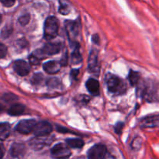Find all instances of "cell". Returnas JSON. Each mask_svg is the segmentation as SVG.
Wrapping results in <instances>:
<instances>
[{"mask_svg": "<svg viewBox=\"0 0 159 159\" xmlns=\"http://www.w3.org/2000/svg\"><path fill=\"white\" fill-rule=\"evenodd\" d=\"M51 155L56 159H67L71 155V151L69 148L61 143L55 144L51 148Z\"/></svg>", "mask_w": 159, "mask_h": 159, "instance_id": "4", "label": "cell"}, {"mask_svg": "<svg viewBox=\"0 0 159 159\" xmlns=\"http://www.w3.org/2000/svg\"><path fill=\"white\" fill-rule=\"evenodd\" d=\"M98 53L97 51L93 50L90 53L89 57V70L91 72L98 73L99 71V66L98 63Z\"/></svg>", "mask_w": 159, "mask_h": 159, "instance_id": "11", "label": "cell"}, {"mask_svg": "<svg viewBox=\"0 0 159 159\" xmlns=\"http://www.w3.org/2000/svg\"><path fill=\"white\" fill-rule=\"evenodd\" d=\"M62 44L61 43H48L43 46L42 49L37 50L36 53L40 59L46 57L47 56L53 55L59 53L61 50Z\"/></svg>", "mask_w": 159, "mask_h": 159, "instance_id": "3", "label": "cell"}, {"mask_svg": "<svg viewBox=\"0 0 159 159\" xmlns=\"http://www.w3.org/2000/svg\"><path fill=\"white\" fill-rule=\"evenodd\" d=\"M123 127H124V125H123L122 123H118V124H116V133H120V132L121 131V130H122Z\"/></svg>", "mask_w": 159, "mask_h": 159, "instance_id": "30", "label": "cell"}, {"mask_svg": "<svg viewBox=\"0 0 159 159\" xmlns=\"http://www.w3.org/2000/svg\"><path fill=\"white\" fill-rule=\"evenodd\" d=\"M24 144L20 143H14L10 148V155L12 158H20L25 153Z\"/></svg>", "mask_w": 159, "mask_h": 159, "instance_id": "14", "label": "cell"}, {"mask_svg": "<svg viewBox=\"0 0 159 159\" xmlns=\"http://www.w3.org/2000/svg\"><path fill=\"white\" fill-rule=\"evenodd\" d=\"M59 23L55 16H49L47 18L43 28V36L46 40H52L57 37L58 34Z\"/></svg>", "mask_w": 159, "mask_h": 159, "instance_id": "1", "label": "cell"}, {"mask_svg": "<svg viewBox=\"0 0 159 159\" xmlns=\"http://www.w3.org/2000/svg\"><path fill=\"white\" fill-rule=\"evenodd\" d=\"M5 155V148L2 144L0 143V159H2Z\"/></svg>", "mask_w": 159, "mask_h": 159, "instance_id": "29", "label": "cell"}, {"mask_svg": "<svg viewBox=\"0 0 159 159\" xmlns=\"http://www.w3.org/2000/svg\"><path fill=\"white\" fill-rule=\"evenodd\" d=\"M71 62L74 65H77V64L82 62V56H81V54L79 51V47L75 48L74 52L71 54Z\"/></svg>", "mask_w": 159, "mask_h": 159, "instance_id": "19", "label": "cell"}, {"mask_svg": "<svg viewBox=\"0 0 159 159\" xmlns=\"http://www.w3.org/2000/svg\"><path fill=\"white\" fill-rule=\"evenodd\" d=\"M142 128H156L159 127V114H152L143 118L140 122Z\"/></svg>", "mask_w": 159, "mask_h": 159, "instance_id": "8", "label": "cell"}, {"mask_svg": "<svg viewBox=\"0 0 159 159\" xmlns=\"http://www.w3.org/2000/svg\"><path fill=\"white\" fill-rule=\"evenodd\" d=\"M86 88L88 91L93 96H98L99 94V83L94 79H89L87 81Z\"/></svg>", "mask_w": 159, "mask_h": 159, "instance_id": "15", "label": "cell"}, {"mask_svg": "<svg viewBox=\"0 0 159 159\" xmlns=\"http://www.w3.org/2000/svg\"><path fill=\"white\" fill-rule=\"evenodd\" d=\"M30 19V17L29 14H26V15L22 16H20V18H19V23H20L22 26H26V25L29 23Z\"/></svg>", "mask_w": 159, "mask_h": 159, "instance_id": "22", "label": "cell"}, {"mask_svg": "<svg viewBox=\"0 0 159 159\" xmlns=\"http://www.w3.org/2000/svg\"><path fill=\"white\" fill-rule=\"evenodd\" d=\"M2 15L0 14V25H1L2 23Z\"/></svg>", "mask_w": 159, "mask_h": 159, "instance_id": "34", "label": "cell"}, {"mask_svg": "<svg viewBox=\"0 0 159 159\" xmlns=\"http://www.w3.org/2000/svg\"><path fill=\"white\" fill-rule=\"evenodd\" d=\"M60 84L59 82V80L57 79H55V78H53V79H51L48 80V85H49L50 87H52V88H54V87H57L58 85Z\"/></svg>", "mask_w": 159, "mask_h": 159, "instance_id": "24", "label": "cell"}, {"mask_svg": "<svg viewBox=\"0 0 159 159\" xmlns=\"http://www.w3.org/2000/svg\"><path fill=\"white\" fill-rule=\"evenodd\" d=\"M3 110H4V107H3V106L2 105L1 103H0V113H1L2 112Z\"/></svg>", "mask_w": 159, "mask_h": 159, "instance_id": "33", "label": "cell"}, {"mask_svg": "<svg viewBox=\"0 0 159 159\" xmlns=\"http://www.w3.org/2000/svg\"><path fill=\"white\" fill-rule=\"evenodd\" d=\"M2 99L4 101H6V102H11V101L16 100V99H17V97L15 96V95L12 94V93H6V94L3 95Z\"/></svg>", "mask_w": 159, "mask_h": 159, "instance_id": "23", "label": "cell"}, {"mask_svg": "<svg viewBox=\"0 0 159 159\" xmlns=\"http://www.w3.org/2000/svg\"><path fill=\"white\" fill-rule=\"evenodd\" d=\"M25 110L24 106L20 103H16L11 106L8 110V113L10 116H20L23 114Z\"/></svg>", "mask_w": 159, "mask_h": 159, "instance_id": "16", "label": "cell"}, {"mask_svg": "<svg viewBox=\"0 0 159 159\" xmlns=\"http://www.w3.org/2000/svg\"><path fill=\"white\" fill-rule=\"evenodd\" d=\"M7 54V48L3 43H0V59L6 57Z\"/></svg>", "mask_w": 159, "mask_h": 159, "instance_id": "25", "label": "cell"}, {"mask_svg": "<svg viewBox=\"0 0 159 159\" xmlns=\"http://www.w3.org/2000/svg\"><path fill=\"white\" fill-rule=\"evenodd\" d=\"M42 79H43V78H42L41 74H35L34 79H33V82H35L36 84H37L42 80Z\"/></svg>", "mask_w": 159, "mask_h": 159, "instance_id": "28", "label": "cell"}, {"mask_svg": "<svg viewBox=\"0 0 159 159\" xmlns=\"http://www.w3.org/2000/svg\"><path fill=\"white\" fill-rule=\"evenodd\" d=\"M93 42H95V43L98 44L99 42V37L97 35V34H95V35L93 36Z\"/></svg>", "mask_w": 159, "mask_h": 159, "instance_id": "31", "label": "cell"}, {"mask_svg": "<svg viewBox=\"0 0 159 159\" xmlns=\"http://www.w3.org/2000/svg\"><path fill=\"white\" fill-rule=\"evenodd\" d=\"M129 80L131 83L132 85H135L138 83L140 80V75L139 73L136 72V71H130L129 73Z\"/></svg>", "mask_w": 159, "mask_h": 159, "instance_id": "20", "label": "cell"}, {"mask_svg": "<svg viewBox=\"0 0 159 159\" xmlns=\"http://www.w3.org/2000/svg\"><path fill=\"white\" fill-rule=\"evenodd\" d=\"M107 154V148L102 144H96L89 150V159H104Z\"/></svg>", "mask_w": 159, "mask_h": 159, "instance_id": "6", "label": "cell"}, {"mask_svg": "<svg viewBox=\"0 0 159 159\" xmlns=\"http://www.w3.org/2000/svg\"><path fill=\"white\" fill-rule=\"evenodd\" d=\"M52 131V126L48 121H40L37 123L34 128V134L37 137H44L50 134Z\"/></svg>", "mask_w": 159, "mask_h": 159, "instance_id": "7", "label": "cell"}, {"mask_svg": "<svg viewBox=\"0 0 159 159\" xmlns=\"http://www.w3.org/2000/svg\"><path fill=\"white\" fill-rule=\"evenodd\" d=\"M61 62H57L56 61H50L43 64V70L47 73L51 75H54L58 72L61 69Z\"/></svg>", "mask_w": 159, "mask_h": 159, "instance_id": "12", "label": "cell"}, {"mask_svg": "<svg viewBox=\"0 0 159 159\" xmlns=\"http://www.w3.org/2000/svg\"><path fill=\"white\" fill-rule=\"evenodd\" d=\"M10 134V125L8 123H0V141L7 139Z\"/></svg>", "mask_w": 159, "mask_h": 159, "instance_id": "17", "label": "cell"}, {"mask_svg": "<svg viewBox=\"0 0 159 159\" xmlns=\"http://www.w3.org/2000/svg\"><path fill=\"white\" fill-rule=\"evenodd\" d=\"M106 83H107L108 90L111 93H124V89L125 85L123 83L122 80L114 75H108L106 77Z\"/></svg>", "mask_w": 159, "mask_h": 159, "instance_id": "2", "label": "cell"}, {"mask_svg": "<svg viewBox=\"0 0 159 159\" xmlns=\"http://www.w3.org/2000/svg\"><path fill=\"white\" fill-rule=\"evenodd\" d=\"M12 33V27L11 26H6L1 31L2 38L6 39L11 35Z\"/></svg>", "mask_w": 159, "mask_h": 159, "instance_id": "21", "label": "cell"}, {"mask_svg": "<svg viewBox=\"0 0 159 159\" xmlns=\"http://www.w3.org/2000/svg\"><path fill=\"white\" fill-rule=\"evenodd\" d=\"M48 144H50L49 139L44 137H36L31 139L29 143L30 146L34 150H40Z\"/></svg>", "mask_w": 159, "mask_h": 159, "instance_id": "10", "label": "cell"}, {"mask_svg": "<svg viewBox=\"0 0 159 159\" xmlns=\"http://www.w3.org/2000/svg\"><path fill=\"white\" fill-rule=\"evenodd\" d=\"M66 144L71 148H82L84 146V141L79 138H69L66 140Z\"/></svg>", "mask_w": 159, "mask_h": 159, "instance_id": "18", "label": "cell"}, {"mask_svg": "<svg viewBox=\"0 0 159 159\" xmlns=\"http://www.w3.org/2000/svg\"><path fill=\"white\" fill-rule=\"evenodd\" d=\"M78 74H79V70H72V71H71V75L72 77H74L75 79L76 78V76L78 75Z\"/></svg>", "mask_w": 159, "mask_h": 159, "instance_id": "32", "label": "cell"}, {"mask_svg": "<svg viewBox=\"0 0 159 159\" xmlns=\"http://www.w3.org/2000/svg\"><path fill=\"white\" fill-rule=\"evenodd\" d=\"M37 124L35 120H23L18 123L16 127V130L22 134H28L31 132H34Z\"/></svg>", "mask_w": 159, "mask_h": 159, "instance_id": "5", "label": "cell"}, {"mask_svg": "<svg viewBox=\"0 0 159 159\" xmlns=\"http://www.w3.org/2000/svg\"><path fill=\"white\" fill-rule=\"evenodd\" d=\"M59 11L61 14H64V15H66V14L69 13V9H68V6L65 5L64 6L63 4H61L60 9H59Z\"/></svg>", "mask_w": 159, "mask_h": 159, "instance_id": "26", "label": "cell"}, {"mask_svg": "<svg viewBox=\"0 0 159 159\" xmlns=\"http://www.w3.org/2000/svg\"><path fill=\"white\" fill-rule=\"evenodd\" d=\"M2 4L5 6V7H11L15 4V1H10V0H6V1H2Z\"/></svg>", "mask_w": 159, "mask_h": 159, "instance_id": "27", "label": "cell"}, {"mask_svg": "<svg viewBox=\"0 0 159 159\" xmlns=\"http://www.w3.org/2000/svg\"><path fill=\"white\" fill-rule=\"evenodd\" d=\"M65 27H66L67 34L70 40H74L79 34V25L74 21L65 22Z\"/></svg>", "mask_w": 159, "mask_h": 159, "instance_id": "13", "label": "cell"}, {"mask_svg": "<svg viewBox=\"0 0 159 159\" xmlns=\"http://www.w3.org/2000/svg\"><path fill=\"white\" fill-rule=\"evenodd\" d=\"M13 69L19 75L26 76L29 74L30 71V65L23 60H16L13 62Z\"/></svg>", "mask_w": 159, "mask_h": 159, "instance_id": "9", "label": "cell"}]
</instances>
